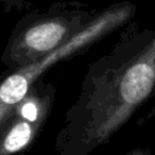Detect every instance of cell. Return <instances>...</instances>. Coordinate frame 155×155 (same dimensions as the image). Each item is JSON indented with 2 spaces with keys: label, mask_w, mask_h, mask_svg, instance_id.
Returning <instances> with one entry per match:
<instances>
[{
  "label": "cell",
  "mask_w": 155,
  "mask_h": 155,
  "mask_svg": "<svg viewBox=\"0 0 155 155\" xmlns=\"http://www.w3.org/2000/svg\"><path fill=\"white\" fill-rule=\"evenodd\" d=\"M155 88V35L121 41L90 64L61 139L81 154L107 143Z\"/></svg>",
  "instance_id": "1"
},
{
  "label": "cell",
  "mask_w": 155,
  "mask_h": 155,
  "mask_svg": "<svg viewBox=\"0 0 155 155\" xmlns=\"http://www.w3.org/2000/svg\"><path fill=\"white\" fill-rule=\"evenodd\" d=\"M96 15L78 1H56L28 12L13 27L0 61L7 69L30 64L67 44Z\"/></svg>",
  "instance_id": "2"
},
{
  "label": "cell",
  "mask_w": 155,
  "mask_h": 155,
  "mask_svg": "<svg viewBox=\"0 0 155 155\" xmlns=\"http://www.w3.org/2000/svg\"><path fill=\"white\" fill-rule=\"evenodd\" d=\"M136 6L128 1L116 2L97 12L93 19L67 44L38 61L17 69H7L0 75V127L15 108L27 97L34 85L57 63L87 51L134 15Z\"/></svg>",
  "instance_id": "3"
},
{
  "label": "cell",
  "mask_w": 155,
  "mask_h": 155,
  "mask_svg": "<svg viewBox=\"0 0 155 155\" xmlns=\"http://www.w3.org/2000/svg\"><path fill=\"white\" fill-rule=\"evenodd\" d=\"M56 96L53 84L38 81L0 127V155L25 150L45 125Z\"/></svg>",
  "instance_id": "4"
},
{
  "label": "cell",
  "mask_w": 155,
  "mask_h": 155,
  "mask_svg": "<svg viewBox=\"0 0 155 155\" xmlns=\"http://www.w3.org/2000/svg\"><path fill=\"white\" fill-rule=\"evenodd\" d=\"M125 155H155V151H153L149 148H136V149L126 153Z\"/></svg>",
  "instance_id": "5"
}]
</instances>
